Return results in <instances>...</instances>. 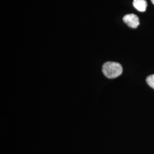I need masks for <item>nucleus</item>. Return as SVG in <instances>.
<instances>
[{"instance_id": "obj_1", "label": "nucleus", "mask_w": 154, "mask_h": 154, "mask_svg": "<svg viewBox=\"0 0 154 154\" xmlns=\"http://www.w3.org/2000/svg\"><path fill=\"white\" fill-rule=\"evenodd\" d=\"M123 72L121 65L115 62H107L102 66V72L106 77L110 79L120 76Z\"/></svg>"}, {"instance_id": "obj_2", "label": "nucleus", "mask_w": 154, "mask_h": 154, "mask_svg": "<svg viewBox=\"0 0 154 154\" xmlns=\"http://www.w3.org/2000/svg\"><path fill=\"white\" fill-rule=\"evenodd\" d=\"M123 21L131 28H137L139 25L138 17L134 14H128L123 17Z\"/></svg>"}, {"instance_id": "obj_3", "label": "nucleus", "mask_w": 154, "mask_h": 154, "mask_svg": "<svg viewBox=\"0 0 154 154\" xmlns=\"http://www.w3.org/2000/svg\"><path fill=\"white\" fill-rule=\"evenodd\" d=\"M133 5L138 11L144 12L146 10L147 3L146 0H134Z\"/></svg>"}, {"instance_id": "obj_4", "label": "nucleus", "mask_w": 154, "mask_h": 154, "mask_svg": "<svg viewBox=\"0 0 154 154\" xmlns=\"http://www.w3.org/2000/svg\"><path fill=\"white\" fill-rule=\"evenodd\" d=\"M146 82L149 86L154 89V74L149 75L146 78Z\"/></svg>"}, {"instance_id": "obj_5", "label": "nucleus", "mask_w": 154, "mask_h": 154, "mask_svg": "<svg viewBox=\"0 0 154 154\" xmlns=\"http://www.w3.org/2000/svg\"><path fill=\"white\" fill-rule=\"evenodd\" d=\"M151 2H152V3L154 5V0H151Z\"/></svg>"}]
</instances>
